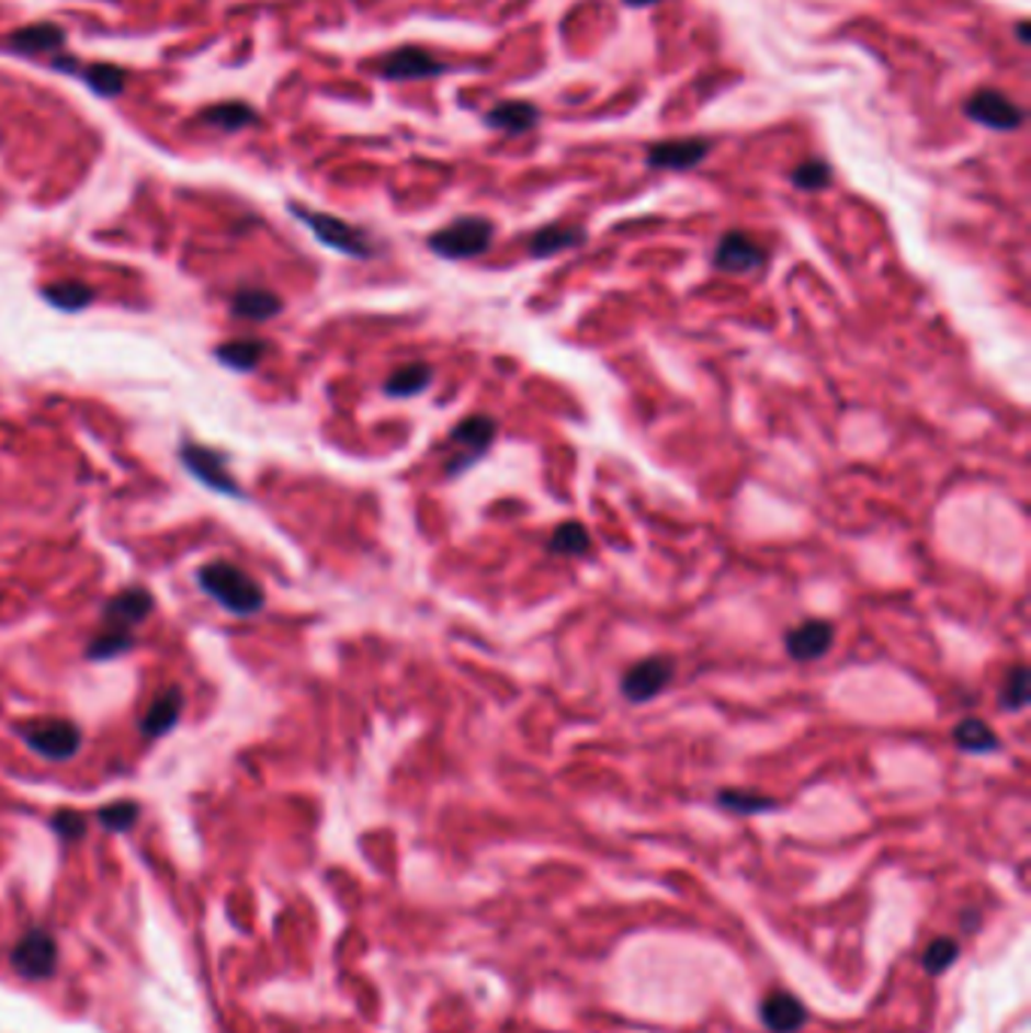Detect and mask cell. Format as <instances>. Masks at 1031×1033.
Returning <instances> with one entry per match:
<instances>
[{
    "label": "cell",
    "mask_w": 1031,
    "mask_h": 1033,
    "mask_svg": "<svg viewBox=\"0 0 1031 1033\" xmlns=\"http://www.w3.org/2000/svg\"><path fill=\"white\" fill-rule=\"evenodd\" d=\"M197 583L209 599H215L222 608H227L230 614L237 616L258 614L267 604L261 583L251 578L249 571L234 566V563H209V566H203L197 571Z\"/></svg>",
    "instance_id": "obj_1"
},
{
    "label": "cell",
    "mask_w": 1031,
    "mask_h": 1033,
    "mask_svg": "<svg viewBox=\"0 0 1031 1033\" xmlns=\"http://www.w3.org/2000/svg\"><path fill=\"white\" fill-rule=\"evenodd\" d=\"M494 236H497L494 222L469 215V218H457V222L445 224L442 230H435L427 239V246L433 254L445 260H473L494 246Z\"/></svg>",
    "instance_id": "obj_2"
},
{
    "label": "cell",
    "mask_w": 1031,
    "mask_h": 1033,
    "mask_svg": "<svg viewBox=\"0 0 1031 1033\" xmlns=\"http://www.w3.org/2000/svg\"><path fill=\"white\" fill-rule=\"evenodd\" d=\"M291 212H294L299 222L309 227L318 242H324L327 248H333V251H339V254H349V258H358V260H366L375 254L373 239H370V234H363L361 227L342 222V218H333V215H327V212L303 209V206H291Z\"/></svg>",
    "instance_id": "obj_3"
},
{
    "label": "cell",
    "mask_w": 1031,
    "mask_h": 1033,
    "mask_svg": "<svg viewBox=\"0 0 1031 1033\" xmlns=\"http://www.w3.org/2000/svg\"><path fill=\"white\" fill-rule=\"evenodd\" d=\"M497 439V420L490 418V415H469V418H463L451 435H447V444H451V451L454 456L445 463V472L454 478V475H463L466 468L475 466L481 456L490 451V444Z\"/></svg>",
    "instance_id": "obj_4"
},
{
    "label": "cell",
    "mask_w": 1031,
    "mask_h": 1033,
    "mask_svg": "<svg viewBox=\"0 0 1031 1033\" xmlns=\"http://www.w3.org/2000/svg\"><path fill=\"white\" fill-rule=\"evenodd\" d=\"M19 735H22V740L31 750L43 756V759H49V762H67L82 747V731L70 719L27 723V726H19Z\"/></svg>",
    "instance_id": "obj_5"
},
{
    "label": "cell",
    "mask_w": 1031,
    "mask_h": 1033,
    "mask_svg": "<svg viewBox=\"0 0 1031 1033\" xmlns=\"http://www.w3.org/2000/svg\"><path fill=\"white\" fill-rule=\"evenodd\" d=\"M675 677V659L669 656H647L638 659L633 668H626V674L621 677V692L626 702L642 704L657 699L666 692V686Z\"/></svg>",
    "instance_id": "obj_6"
},
{
    "label": "cell",
    "mask_w": 1031,
    "mask_h": 1033,
    "mask_svg": "<svg viewBox=\"0 0 1031 1033\" xmlns=\"http://www.w3.org/2000/svg\"><path fill=\"white\" fill-rule=\"evenodd\" d=\"M179 459H182V466H185L203 487L222 492V496H230V499H239V496H242L239 480L230 475V468H227V463H224V456L218 454V451H209V447H203V444L188 442L182 444Z\"/></svg>",
    "instance_id": "obj_7"
},
{
    "label": "cell",
    "mask_w": 1031,
    "mask_h": 1033,
    "mask_svg": "<svg viewBox=\"0 0 1031 1033\" xmlns=\"http://www.w3.org/2000/svg\"><path fill=\"white\" fill-rule=\"evenodd\" d=\"M13 967L19 976L34 979V983L49 979L55 967H58V940L49 931H43V928L27 931L13 949Z\"/></svg>",
    "instance_id": "obj_8"
},
{
    "label": "cell",
    "mask_w": 1031,
    "mask_h": 1033,
    "mask_svg": "<svg viewBox=\"0 0 1031 1033\" xmlns=\"http://www.w3.org/2000/svg\"><path fill=\"white\" fill-rule=\"evenodd\" d=\"M447 70L445 61H439L433 52L418 49V46H403V49L390 52L378 61V76L390 79V82H415V79H430V76H442Z\"/></svg>",
    "instance_id": "obj_9"
},
{
    "label": "cell",
    "mask_w": 1031,
    "mask_h": 1033,
    "mask_svg": "<svg viewBox=\"0 0 1031 1033\" xmlns=\"http://www.w3.org/2000/svg\"><path fill=\"white\" fill-rule=\"evenodd\" d=\"M766 258H769L766 248L741 230H729L714 248V266L721 272H729V275H747V272L762 270Z\"/></svg>",
    "instance_id": "obj_10"
},
{
    "label": "cell",
    "mask_w": 1031,
    "mask_h": 1033,
    "mask_svg": "<svg viewBox=\"0 0 1031 1033\" xmlns=\"http://www.w3.org/2000/svg\"><path fill=\"white\" fill-rule=\"evenodd\" d=\"M971 122L983 124V127H993V130H1017L1026 122V110L1017 106L1013 100L1005 98L1001 91H977L974 98L965 103Z\"/></svg>",
    "instance_id": "obj_11"
},
{
    "label": "cell",
    "mask_w": 1031,
    "mask_h": 1033,
    "mask_svg": "<svg viewBox=\"0 0 1031 1033\" xmlns=\"http://www.w3.org/2000/svg\"><path fill=\"white\" fill-rule=\"evenodd\" d=\"M835 626L829 620H805L802 626L790 628L783 635V650L790 652L795 662H817L832 650Z\"/></svg>",
    "instance_id": "obj_12"
},
{
    "label": "cell",
    "mask_w": 1031,
    "mask_h": 1033,
    "mask_svg": "<svg viewBox=\"0 0 1031 1033\" xmlns=\"http://www.w3.org/2000/svg\"><path fill=\"white\" fill-rule=\"evenodd\" d=\"M711 155V143L702 136L693 139H669V143H657V146L647 148V167L650 170H693L702 160Z\"/></svg>",
    "instance_id": "obj_13"
},
{
    "label": "cell",
    "mask_w": 1031,
    "mask_h": 1033,
    "mask_svg": "<svg viewBox=\"0 0 1031 1033\" xmlns=\"http://www.w3.org/2000/svg\"><path fill=\"white\" fill-rule=\"evenodd\" d=\"M151 608H155V599H151L149 590H143V587L122 590L118 595H112L106 608H103V626L134 632L149 616Z\"/></svg>",
    "instance_id": "obj_14"
},
{
    "label": "cell",
    "mask_w": 1031,
    "mask_h": 1033,
    "mask_svg": "<svg viewBox=\"0 0 1031 1033\" xmlns=\"http://www.w3.org/2000/svg\"><path fill=\"white\" fill-rule=\"evenodd\" d=\"M182 711H185V695H182V689H163L161 695L149 704V711L143 714V719H139V731H143L146 738H161V735H167V731L179 723Z\"/></svg>",
    "instance_id": "obj_15"
},
{
    "label": "cell",
    "mask_w": 1031,
    "mask_h": 1033,
    "mask_svg": "<svg viewBox=\"0 0 1031 1033\" xmlns=\"http://www.w3.org/2000/svg\"><path fill=\"white\" fill-rule=\"evenodd\" d=\"M67 43V31L52 22H39V25H27L13 31L10 37L3 39V46L19 55H43V52L61 49Z\"/></svg>",
    "instance_id": "obj_16"
},
{
    "label": "cell",
    "mask_w": 1031,
    "mask_h": 1033,
    "mask_svg": "<svg viewBox=\"0 0 1031 1033\" xmlns=\"http://www.w3.org/2000/svg\"><path fill=\"white\" fill-rule=\"evenodd\" d=\"M587 242L585 227L575 224H547L542 230L530 236V254L533 258H554L559 251H569Z\"/></svg>",
    "instance_id": "obj_17"
},
{
    "label": "cell",
    "mask_w": 1031,
    "mask_h": 1033,
    "mask_svg": "<svg viewBox=\"0 0 1031 1033\" xmlns=\"http://www.w3.org/2000/svg\"><path fill=\"white\" fill-rule=\"evenodd\" d=\"M539 118H542L539 106L526 103V100H506V103H499V106L487 112V124H490L494 130H502V134L509 136L533 130Z\"/></svg>",
    "instance_id": "obj_18"
},
{
    "label": "cell",
    "mask_w": 1031,
    "mask_h": 1033,
    "mask_svg": "<svg viewBox=\"0 0 1031 1033\" xmlns=\"http://www.w3.org/2000/svg\"><path fill=\"white\" fill-rule=\"evenodd\" d=\"M762 1021L774 1033H795L808 1021V1012L793 995H781L778 991V995H769L762 1000Z\"/></svg>",
    "instance_id": "obj_19"
},
{
    "label": "cell",
    "mask_w": 1031,
    "mask_h": 1033,
    "mask_svg": "<svg viewBox=\"0 0 1031 1033\" xmlns=\"http://www.w3.org/2000/svg\"><path fill=\"white\" fill-rule=\"evenodd\" d=\"M267 348L270 344L263 339H230L215 348V360L230 366L234 372H254L261 366V360L267 357Z\"/></svg>",
    "instance_id": "obj_20"
},
{
    "label": "cell",
    "mask_w": 1031,
    "mask_h": 1033,
    "mask_svg": "<svg viewBox=\"0 0 1031 1033\" xmlns=\"http://www.w3.org/2000/svg\"><path fill=\"white\" fill-rule=\"evenodd\" d=\"M230 308L237 318L246 320H270L282 311V299L267 287H242L230 299Z\"/></svg>",
    "instance_id": "obj_21"
},
{
    "label": "cell",
    "mask_w": 1031,
    "mask_h": 1033,
    "mask_svg": "<svg viewBox=\"0 0 1031 1033\" xmlns=\"http://www.w3.org/2000/svg\"><path fill=\"white\" fill-rule=\"evenodd\" d=\"M953 740H956L959 750L974 752V756H986V752L1001 750V740H998V735L993 731V726L977 719V716L962 719V723L953 728Z\"/></svg>",
    "instance_id": "obj_22"
},
{
    "label": "cell",
    "mask_w": 1031,
    "mask_h": 1033,
    "mask_svg": "<svg viewBox=\"0 0 1031 1033\" xmlns=\"http://www.w3.org/2000/svg\"><path fill=\"white\" fill-rule=\"evenodd\" d=\"M430 382H433V370L427 363H406L387 378L385 394L394 396V399H406V396H418L421 390H427Z\"/></svg>",
    "instance_id": "obj_23"
},
{
    "label": "cell",
    "mask_w": 1031,
    "mask_h": 1033,
    "mask_svg": "<svg viewBox=\"0 0 1031 1033\" xmlns=\"http://www.w3.org/2000/svg\"><path fill=\"white\" fill-rule=\"evenodd\" d=\"M43 299L61 311H82L94 303V291L86 282H52L43 287Z\"/></svg>",
    "instance_id": "obj_24"
},
{
    "label": "cell",
    "mask_w": 1031,
    "mask_h": 1033,
    "mask_svg": "<svg viewBox=\"0 0 1031 1033\" xmlns=\"http://www.w3.org/2000/svg\"><path fill=\"white\" fill-rule=\"evenodd\" d=\"M200 122L209 124V127H218V130H227V134H234V130H242V127H249V124L258 122V115H254L251 106L234 100V103H218V106L203 110Z\"/></svg>",
    "instance_id": "obj_25"
},
{
    "label": "cell",
    "mask_w": 1031,
    "mask_h": 1033,
    "mask_svg": "<svg viewBox=\"0 0 1031 1033\" xmlns=\"http://www.w3.org/2000/svg\"><path fill=\"white\" fill-rule=\"evenodd\" d=\"M587 550H590V532L578 520L559 523L554 535L547 538V554L554 556H585Z\"/></svg>",
    "instance_id": "obj_26"
},
{
    "label": "cell",
    "mask_w": 1031,
    "mask_h": 1033,
    "mask_svg": "<svg viewBox=\"0 0 1031 1033\" xmlns=\"http://www.w3.org/2000/svg\"><path fill=\"white\" fill-rule=\"evenodd\" d=\"M1029 695H1031L1029 668H1026V665H1013V668L1007 671L1001 689H998V707L1007 711V714H1017V711H1022V707L1029 704Z\"/></svg>",
    "instance_id": "obj_27"
},
{
    "label": "cell",
    "mask_w": 1031,
    "mask_h": 1033,
    "mask_svg": "<svg viewBox=\"0 0 1031 1033\" xmlns=\"http://www.w3.org/2000/svg\"><path fill=\"white\" fill-rule=\"evenodd\" d=\"M76 73L82 76V82L100 98H115L125 88V70L115 67V64H88V67L76 70Z\"/></svg>",
    "instance_id": "obj_28"
},
{
    "label": "cell",
    "mask_w": 1031,
    "mask_h": 1033,
    "mask_svg": "<svg viewBox=\"0 0 1031 1033\" xmlns=\"http://www.w3.org/2000/svg\"><path fill=\"white\" fill-rule=\"evenodd\" d=\"M134 647V632H125V628H100L98 635L91 638L88 644L86 656L91 662H106V659H115V656H122Z\"/></svg>",
    "instance_id": "obj_29"
},
{
    "label": "cell",
    "mask_w": 1031,
    "mask_h": 1033,
    "mask_svg": "<svg viewBox=\"0 0 1031 1033\" xmlns=\"http://www.w3.org/2000/svg\"><path fill=\"white\" fill-rule=\"evenodd\" d=\"M790 182H793L798 191H826V188L832 185V167L820 158L802 160V163L790 172Z\"/></svg>",
    "instance_id": "obj_30"
},
{
    "label": "cell",
    "mask_w": 1031,
    "mask_h": 1033,
    "mask_svg": "<svg viewBox=\"0 0 1031 1033\" xmlns=\"http://www.w3.org/2000/svg\"><path fill=\"white\" fill-rule=\"evenodd\" d=\"M98 819L110 831H131L139 819V804L137 801H112L106 807H100Z\"/></svg>",
    "instance_id": "obj_31"
},
{
    "label": "cell",
    "mask_w": 1031,
    "mask_h": 1033,
    "mask_svg": "<svg viewBox=\"0 0 1031 1033\" xmlns=\"http://www.w3.org/2000/svg\"><path fill=\"white\" fill-rule=\"evenodd\" d=\"M721 807L733 813H762V810H774L778 804L766 795H754V792H735V788H723L721 795Z\"/></svg>",
    "instance_id": "obj_32"
},
{
    "label": "cell",
    "mask_w": 1031,
    "mask_h": 1033,
    "mask_svg": "<svg viewBox=\"0 0 1031 1033\" xmlns=\"http://www.w3.org/2000/svg\"><path fill=\"white\" fill-rule=\"evenodd\" d=\"M959 955V946L950 940V936H938L929 943L926 949V955H922V964H926V970L929 973H944Z\"/></svg>",
    "instance_id": "obj_33"
},
{
    "label": "cell",
    "mask_w": 1031,
    "mask_h": 1033,
    "mask_svg": "<svg viewBox=\"0 0 1031 1033\" xmlns=\"http://www.w3.org/2000/svg\"><path fill=\"white\" fill-rule=\"evenodd\" d=\"M52 831L61 837V840H82L88 831V819L82 813L76 810H58L52 816Z\"/></svg>",
    "instance_id": "obj_34"
},
{
    "label": "cell",
    "mask_w": 1031,
    "mask_h": 1033,
    "mask_svg": "<svg viewBox=\"0 0 1031 1033\" xmlns=\"http://www.w3.org/2000/svg\"><path fill=\"white\" fill-rule=\"evenodd\" d=\"M1017 37H1019V43H1022V46H1029V43H1031V37H1029V19H1019Z\"/></svg>",
    "instance_id": "obj_35"
},
{
    "label": "cell",
    "mask_w": 1031,
    "mask_h": 1033,
    "mask_svg": "<svg viewBox=\"0 0 1031 1033\" xmlns=\"http://www.w3.org/2000/svg\"><path fill=\"white\" fill-rule=\"evenodd\" d=\"M623 3H626V7H635V10H642V7H654V3H659V0H623Z\"/></svg>",
    "instance_id": "obj_36"
}]
</instances>
